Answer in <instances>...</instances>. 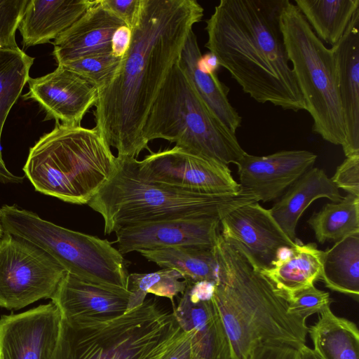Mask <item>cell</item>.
I'll return each instance as SVG.
<instances>
[{"mask_svg":"<svg viewBox=\"0 0 359 359\" xmlns=\"http://www.w3.org/2000/svg\"><path fill=\"white\" fill-rule=\"evenodd\" d=\"M203 16L196 0H141L130 48L111 81L97 90L95 105V128L118 156L149 150L142 136L149 111Z\"/></svg>","mask_w":359,"mask_h":359,"instance_id":"1","label":"cell"},{"mask_svg":"<svg viewBox=\"0 0 359 359\" xmlns=\"http://www.w3.org/2000/svg\"><path fill=\"white\" fill-rule=\"evenodd\" d=\"M285 0H221L206 20L205 46L243 91L259 103L306 110L285 48Z\"/></svg>","mask_w":359,"mask_h":359,"instance_id":"2","label":"cell"},{"mask_svg":"<svg viewBox=\"0 0 359 359\" xmlns=\"http://www.w3.org/2000/svg\"><path fill=\"white\" fill-rule=\"evenodd\" d=\"M217 279L212 301L227 336L231 359H248L257 346L306 345L309 327L237 245L219 233Z\"/></svg>","mask_w":359,"mask_h":359,"instance_id":"3","label":"cell"},{"mask_svg":"<svg viewBox=\"0 0 359 359\" xmlns=\"http://www.w3.org/2000/svg\"><path fill=\"white\" fill-rule=\"evenodd\" d=\"M136 158L116 156V168L88 203L104 222V233L130 225L162 220L219 217L238 207L259 202L241 190L236 194H210L150 181L137 171Z\"/></svg>","mask_w":359,"mask_h":359,"instance_id":"4","label":"cell"},{"mask_svg":"<svg viewBox=\"0 0 359 359\" xmlns=\"http://www.w3.org/2000/svg\"><path fill=\"white\" fill-rule=\"evenodd\" d=\"M186 334L172 312L145 299L114 318H62L50 359H163Z\"/></svg>","mask_w":359,"mask_h":359,"instance_id":"5","label":"cell"},{"mask_svg":"<svg viewBox=\"0 0 359 359\" xmlns=\"http://www.w3.org/2000/svg\"><path fill=\"white\" fill-rule=\"evenodd\" d=\"M116 164L95 128L56 123L29 149L23 171L36 191L82 205L107 182Z\"/></svg>","mask_w":359,"mask_h":359,"instance_id":"6","label":"cell"},{"mask_svg":"<svg viewBox=\"0 0 359 359\" xmlns=\"http://www.w3.org/2000/svg\"><path fill=\"white\" fill-rule=\"evenodd\" d=\"M142 136L147 144L163 139L190 154L226 165L236 164L245 153L236 135L209 110L177 64L150 108Z\"/></svg>","mask_w":359,"mask_h":359,"instance_id":"7","label":"cell"},{"mask_svg":"<svg viewBox=\"0 0 359 359\" xmlns=\"http://www.w3.org/2000/svg\"><path fill=\"white\" fill-rule=\"evenodd\" d=\"M285 48L313 120V131L342 146L345 126L340 102L334 53L316 35L294 4L285 0L280 15Z\"/></svg>","mask_w":359,"mask_h":359,"instance_id":"8","label":"cell"},{"mask_svg":"<svg viewBox=\"0 0 359 359\" xmlns=\"http://www.w3.org/2000/svg\"><path fill=\"white\" fill-rule=\"evenodd\" d=\"M4 232L41 248L67 272L91 282L128 290L126 262L106 239L72 231L15 205L0 208Z\"/></svg>","mask_w":359,"mask_h":359,"instance_id":"9","label":"cell"},{"mask_svg":"<svg viewBox=\"0 0 359 359\" xmlns=\"http://www.w3.org/2000/svg\"><path fill=\"white\" fill-rule=\"evenodd\" d=\"M66 270L32 242L4 232L0 238V306L18 310L51 298Z\"/></svg>","mask_w":359,"mask_h":359,"instance_id":"10","label":"cell"},{"mask_svg":"<svg viewBox=\"0 0 359 359\" xmlns=\"http://www.w3.org/2000/svg\"><path fill=\"white\" fill-rule=\"evenodd\" d=\"M141 176L156 182L210 194H236L241 186L228 165L175 146L135 161Z\"/></svg>","mask_w":359,"mask_h":359,"instance_id":"11","label":"cell"},{"mask_svg":"<svg viewBox=\"0 0 359 359\" xmlns=\"http://www.w3.org/2000/svg\"><path fill=\"white\" fill-rule=\"evenodd\" d=\"M220 224L222 236L241 248L259 271L270 268L282 253L297 245L258 202L233 209L221 218Z\"/></svg>","mask_w":359,"mask_h":359,"instance_id":"12","label":"cell"},{"mask_svg":"<svg viewBox=\"0 0 359 359\" xmlns=\"http://www.w3.org/2000/svg\"><path fill=\"white\" fill-rule=\"evenodd\" d=\"M220 218L196 217L141 223L116 232L121 255L168 248H214L219 235Z\"/></svg>","mask_w":359,"mask_h":359,"instance_id":"13","label":"cell"},{"mask_svg":"<svg viewBox=\"0 0 359 359\" xmlns=\"http://www.w3.org/2000/svg\"><path fill=\"white\" fill-rule=\"evenodd\" d=\"M62 320L53 302L0 318V359H50Z\"/></svg>","mask_w":359,"mask_h":359,"instance_id":"14","label":"cell"},{"mask_svg":"<svg viewBox=\"0 0 359 359\" xmlns=\"http://www.w3.org/2000/svg\"><path fill=\"white\" fill-rule=\"evenodd\" d=\"M29 92L24 100H33L46 112V120L70 126H80L88 111L95 105L97 88L79 74L62 65L38 78L29 77Z\"/></svg>","mask_w":359,"mask_h":359,"instance_id":"15","label":"cell"},{"mask_svg":"<svg viewBox=\"0 0 359 359\" xmlns=\"http://www.w3.org/2000/svg\"><path fill=\"white\" fill-rule=\"evenodd\" d=\"M316 158V154L307 150H283L262 156L245 152L236 163L238 184L259 201H271L312 168Z\"/></svg>","mask_w":359,"mask_h":359,"instance_id":"16","label":"cell"},{"mask_svg":"<svg viewBox=\"0 0 359 359\" xmlns=\"http://www.w3.org/2000/svg\"><path fill=\"white\" fill-rule=\"evenodd\" d=\"M131 292L95 283L67 272L50 298L62 318L111 319L128 312Z\"/></svg>","mask_w":359,"mask_h":359,"instance_id":"17","label":"cell"},{"mask_svg":"<svg viewBox=\"0 0 359 359\" xmlns=\"http://www.w3.org/2000/svg\"><path fill=\"white\" fill-rule=\"evenodd\" d=\"M126 25L105 8L100 0L93 1L82 16L55 39L53 55L57 65L79 59L111 53L116 30Z\"/></svg>","mask_w":359,"mask_h":359,"instance_id":"18","label":"cell"},{"mask_svg":"<svg viewBox=\"0 0 359 359\" xmlns=\"http://www.w3.org/2000/svg\"><path fill=\"white\" fill-rule=\"evenodd\" d=\"M334 53L338 89L342 108L346 157L359 154V10L353 15Z\"/></svg>","mask_w":359,"mask_h":359,"instance_id":"19","label":"cell"},{"mask_svg":"<svg viewBox=\"0 0 359 359\" xmlns=\"http://www.w3.org/2000/svg\"><path fill=\"white\" fill-rule=\"evenodd\" d=\"M172 313L179 325L191 336V359H231L229 340L212 301L192 302L186 291Z\"/></svg>","mask_w":359,"mask_h":359,"instance_id":"20","label":"cell"},{"mask_svg":"<svg viewBox=\"0 0 359 359\" xmlns=\"http://www.w3.org/2000/svg\"><path fill=\"white\" fill-rule=\"evenodd\" d=\"M91 0H30L18 29L25 47L50 42L72 25L91 6Z\"/></svg>","mask_w":359,"mask_h":359,"instance_id":"21","label":"cell"},{"mask_svg":"<svg viewBox=\"0 0 359 359\" xmlns=\"http://www.w3.org/2000/svg\"><path fill=\"white\" fill-rule=\"evenodd\" d=\"M201 55L196 35L191 30L177 65L209 110L230 133L236 135L242 118L228 98L229 88L219 79L217 73L201 70L198 62Z\"/></svg>","mask_w":359,"mask_h":359,"instance_id":"22","label":"cell"},{"mask_svg":"<svg viewBox=\"0 0 359 359\" xmlns=\"http://www.w3.org/2000/svg\"><path fill=\"white\" fill-rule=\"evenodd\" d=\"M320 198H327L332 202L342 198L339 189L325 171L312 167L287 189L269 210L283 231L295 241L300 217L313 201Z\"/></svg>","mask_w":359,"mask_h":359,"instance_id":"23","label":"cell"},{"mask_svg":"<svg viewBox=\"0 0 359 359\" xmlns=\"http://www.w3.org/2000/svg\"><path fill=\"white\" fill-rule=\"evenodd\" d=\"M296 243L270 268L260 271L286 301L297 292L314 285L321 274L323 251L313 243L304 244L297 239Z\"/></svg>","mask_w":359,"mask_h":359,"instance_id":"24","label":"cell"},{"mask_svg":"<svg viewBox=\"0 0 359 359\" xmlns=\"http://www.w3.org/2000/svg\"><path fill=\"white\" fill-rule=\"evenodd\" d=\"M308 334L322 359H359V330L352 321L336 316L330 307L318 313Z\"/></svg>","mask_w":359,"mask_h":359,"instance_id":"25","label":"cell"},{"mask_svg":"<svg viewBox=\"0 0 359 359\" xmlns=\"http://www.w3.org/2000/svg\"><path fill=\"white\" fill-rule=\"evenodd\" d=\"M320 280L331 290L359 296V232L348 235L323 251Z\"/></svg>","mask_w":359,"mask_h":359,"instance_id":"26","label":"cell"},{"mask_svg":"<svg viewBox=\"0 0 359 359\" xmlns=\"http://www.w3.org/2000/svg\"><path fill=\"white\" fill-rule=\"evenodd\" d=\"M294 4L317 37L332 47L359 10V0H295Z\"/></svg>","mask_w":359,"mask_h":359,"instance_id":"27","label":"cell"},{"mask_svg":"<svg viewBox=\"0 0 359 359\" xmlns=\"http://www.w3.org/2000/svg\"><path fill=\"white\" fill-rule=\"evenodd\" d=\"M149 262L163 269L179 271L185 280L216 282L218 264L215 248H168L138 251Z\"/></svg>","mask_w":359,"mask_h":359,"instance_id":"28","label":"cell"},{"mask_svg":"<svg viewBox=\"0 0 359 359\" xmlns=\"http://www.w3.org/2000/svg\"><path fill=\"white\" fill-rule=\"evenodd\" d=\"M308 224L321 244L359 232V196L348 194L338 202L327 203L313 213Z\"/></svg>","mask_w":359,"mask_h":359,"instance_id":"29","label":"cell"},{"mask_svg":"<svg viewBox=\"0 0 359 359\" xmlns=\"http://www.w3.org/2000/svg\"><path fill=\"white\" fill-rule=\"evenodd\" d=\"M34 60L19 47L0 49V158H3L1 139L5 121L29 81Z\"/></svg>","mask_w":359,"mask_h":359,"instance_id":"30","label":"cell"},{"mask_svg":"<svg viewBox=\"0 0 359 359\" xmlns=\"http://www.w3.org/2000/svg\"><path fill=\"white\" fill-rule=\"evenodd\" d=\"M187 281L182 273L173 269L165 268L149 273L128 274L127 288L131 292L128 311L140 306L148 293L168 298L172 304L174 297L183 294Z\"/></svg>","mask_w":359,"mask_h":359,"instance_id":"31","label":"cell"},{"mask_svg":"<svg viewBox=\"0 0 359 359\" xmlns=\"http://www.w3.org/2000/svg\"><path fill=\"white\" fill-rule=\"evenodd\" d=\"M122 59L110 53L83 57L62 66L79 74L98 90L111 81L119 69Z\"/></svg>","mask_w":359,"mask_h":359,"instance_id":"32","label":"cell"},{"mask_svg":"<svg viewBox=\"0 0 359 359\" xmlns=\"http://www.w3.org/2000/svg\"><path fill=\"white\" fill-rule=\"evenodd\" d=\"M288 311L305 321L315 314L330 307V294L312 285L293 294L287 300Z\"/></svg>","mask_w":359,"mask_h":359,"instance_id":"33","label":"cell"},{"mask_svg":"<svg viewBox=\"0 0 359 359\" xmlns=\"http://www.w3.org/2000/svg\"><path fill=\"white\" fill-rule=\"evenodd\" d=\"M29 0H0V49L18 48L15 33Z\"/></svg>","mask_w":359,"mask_h":359,"instance_id":"34","label":"cell"},{"mask_svg":"<svg viewBox=\"0 0 359 359\" xmlns=\"http://www.w3.org/2000/svg\"><path fill=\"white\" fill-rule=\"evenodd\" d=\"M331 180L338 189L359 196V154L346 157L337 168Z\"/></svg>","mask_w":359,"mask_h":359,"instance_id":"35","label":"cell"},{"mask_svg":"<svg viewBox=\"0 0 359 359\" xmlns=\"http://www.w3.org/2000/svg\"><path fill=\"white\" fill-rule=\"evenodd\" d=\"M141 0H100V4L124 24L133 27L137 15Z\"/></svg>","mask_w":359,"mask_h":359,"instance_id":"36","label":"cell"},{"mask_svg":"<svg viewBox=\"0 0 359 359\" xmlns=\"http://www.w3.org/2000/svg\"><path fill=\"white\" fill-rule=\"evenodd\" d=\"M248 359H299V351L286 345L265 344L254 349Z\"/></svg>","mask_w":359,"mask_h":359,"instance_id":"37","label":"cell"},{"mask_svg":"<svg viewBox=\"0 0 359 359\" xmlns=\"http://www.w3.org/2000/svg\"><path fill=\"white\" fill-rule=\"evenodd\" d=\"M132 30L126 25L118 28L111 39V53L116 57H123L131 42Z\"/></svg>","mask_w":359,"mask_h":359,"instance_id":"38","label":"cell"},{"mask_svg":"<svg viewBox=\"0 0 359 359\" xmlns=\"http://www.w3.org/2000/svg\"><path fill=\"white\" fill-rule=\"evenodd\" d=\"M185 336L171 349L163 359H191V336L186 331Z\"/></svg>","mask_w":359,"mask_h":359,"instance_id":"39","label":"cell"},{"mask_svg":"<svg viewBox=\"0 0 359 359\" xmlns=\"http://www.w3.org/2000/svg\"><path fill=\"white\" fill-rule=\"evenodd\" d=\"M198 65L201 70L206 73H216L219 67L217 57L210 52L201 55Z\"/></svg>","mask_w":359,"mask_h":359,"instance_id":"40","label":"cell"},{"mask_svg":"<svg viewBox=\"0 0 359 359\" xmlns=\"http://www.w3.org/2000/svg\"><path fill=\"white\" fill-rule=\"evenodd\" d=\"M23 177L17 176L13 174L6 166L3 158H0V182L6 183H21Z\"/></svg>","mask_w":359,"mask_h":359,"instance_id":"41","label":"cell"},{"mask_svg":"<svg viewBox=\"0 0 359 359\" xmlns=\"http://www.w3.org/2000/svg\"><path fill=\"white\" fill-rule=\"evenodd\" d=\"M299 359H322L313 348L304 345L298 349Z\"/></svg>","mask_w":359,"mask_h":359,"instance_id":"42","label":"cell"},{"mask_svg":"<svg viewBox=\"0 0 359 359\" xmlns=\"http://www.w3.org/2000/svg\"><path fill=\"white\" fill-rule=\"evenodd\" d=\"M3 233H4V231H3L1 223V212H0V238L2 236Z\"/></svg>","mask_w":359,"mask_h":359,"instance_id":"43","label":"cell"}]
</instances>
